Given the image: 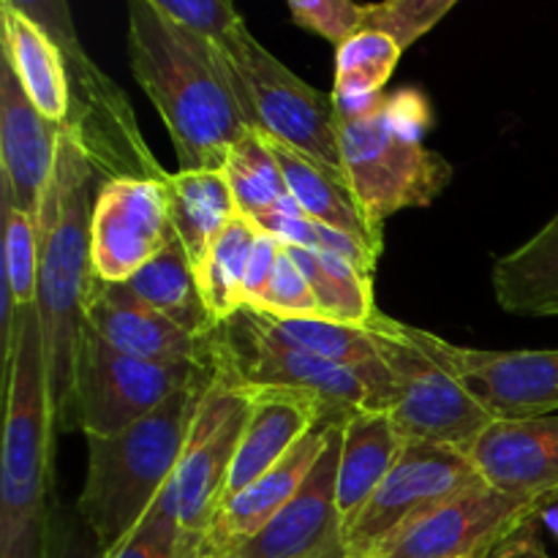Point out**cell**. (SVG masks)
Masks as SVG:
<instances>
[{
	"label": "cell",
	"mask_w": 558,
	"mask_h": 558,
	"mask_svg": "<svg viewBox=\"0 0 558 558\" xmlns=\"http://www.w3.org/2000/svg\"><path fill=\"white\" fill-rule=\"evenodd\" d=\"M272 150H276L278 163L283 169V178H287L289 194L298 202L300 210L305 213L314 221L325 223V227L336 229V232L347 234V238L357 240L365 248L374 251L376 256L381 254V234L365 221L363 210L354 202L352 191L343 180L332 178L327 169H322L319 163H314L311 158L300 156L292 147L281 145V142L270 140Z\"/></svg>",
	"instance_id": "cell-25"
},
{
	"label": "cell",
	"mask_w": 558,
	"mask_h": 558,
	"mask_svg": "<svg viewBox=\"0 0 558 558\" xmlns=\"http://www.w3.org/2000/svg\"><path fill=\"white\" fill-rule=\"evenodd\" d=\"M401 447L403 436L385 409H363L343 420L338 456V507L343 526H352L363 512L381 480L390 474Z\"/></svg>",
	"instance_id": "cell-22"
},
{
	"label": "cell",
	"mask_w": 558,
	"mask_h": 558,
	"mask_svg": "<svg viewBox=\"0 0 558 558\" xmlns=\"http://www.w3.org/2000/svg\"><path fill=\"white\" fill-rule=\"evenodd\" d=\"M147 3L216 44L227 41L240 25H245L240 11L234 9V0H147Z\"/></svg>",
	"instance_id": "cell-39"
},
{
	"label": "cell",
	"mask_w": 558,
	"mask_h": 558,
	"mask_svg": "<svg viewBox=\"0 0 558 558\" xmlns=\"http://www.w3.org/2000/svg\"><path fill=\"white\" fill-rule=\"evenodd\" d=\"M114 287H120L131 300L167 316L194 336L210 338L216 332L218 325L202 303L194 267H191V259L178 234L129 281L114 283Z\"/></svg>",
	"instance_id": "cell-24"
},
{
	"label": "cell",
	"mask_w": 558,
	"mask_h": 558,
	"mask_svg": "<svg viewBox=\"0 0 558 558\" xmlns=\"http://www.w3.org/2000/svg\"><path fill=\"white\" fill-rule=\"evenodd\" d=\"M210 363L216 379L232 387H283L314 396L332 420H347L363 409L390 412L392 390L387 368L354 371L300 352L278 341L259 314L238 311L221 322L210 338Z\"/></svg>",
	"instance_id": "cell-6"
},
{
	"label": "cell",
	"mask_w": 558,
	"mask_h": 558,
	"mask_svg": "<svg viewBox=\"0 0 558 558\" xmlns=\"http://www.w3.org/2000/svg\"><path fill=\"white\" fill-rule=\"evenodd\" d=\"M259 314V311H256ZM262 325L289 347L316 354L322 360L354 371L381 368L379 338L371 325H349L330 316H267L259 314Z\"/></svg>",
	"instance_id": "cell-29"
},
{
	"label": "cell",
	"mask_w": 558,
	"mask_h": 558,
	"mask_svg": "<svg viewBox=\"0 0 558 558\" xmlns=\"http://www.w3.org/2000/svg\"><path fill=\"white\" fill-rule=\"evenodd\" d=\"M196 558H205V556H199V554H196Z\"/></svg>",
	"instance_id": "cell-44"
},
{
	"label": "cell",
	"mask_w": 558,
	"mask_h": 558,
	"mask_svg": "<svg viewBox=\"0 0 558 558\" xmlns=\"http://www.w3.org/2000/svg\"><path fill=\"white\" fill-rule=\"evenodd\" d=\"M256 234L259 229L248 218L234 216L194 265L202 303L216 325L232 319L238 311L245 308V272H248Z\"/></svg>",
	"instance_id": "cell-28"
},
{
	"label": "cell",
	"mask_w": 558,
	"mask_h": 558,
	"mask_svg": "<svg viewBox=\"0 0 558 558\" xmlns=\"http://www.w3.org/2000/svg\"><path fill=\"white\" fill-rule=\"evenodd\" d=\"M281 254H283L281 240L272 238V234L262 232L259 229L254 251H251L248 272H245V305H248L251 300L259 298L262 289H265L267 281H270L272 270H276V262Z\"/></svg>",
	"instance_id": "cell-40"
},
{
	"label": "cell",
	"mask_w": 558,
	"mask_h": 558,
	"mask_svg": "<svg viewBox=\"0 0 558 558\" xmlns=\"http://www.w3.org/2000/svg\"><path fill=\"white\" fill-rule=\"evenodd\" d=\"M240 390H245L251 407L221 501L232 499L251 483H256L308 430L332 420L327 409L305 392L283 390V387H240Z\"/></svg>",
	"instance_id": "cell-19"
},
{
	"label": "cell",
	"mask_w": 558,
	"mask_h": 558,
	"mask_svg": "<svg viewBox=\"0 0 558 558\" xmlns=\"http://www.w3.org/2000/svg\"><path fill=\"white\" fill-rule=\"evenodd\" d=\"M3 210V368L16 343V325L38 303V229L31 216L0 199Z\"/></svg>",
	"instance_id": "cell-31"
},
{
	"label": "cell",
	"mask_w": 558,
	"mask_h": 558,
	"mask_svg": "<svg viewBox=\"0 0 558 558\" xmlns=\"http://www.w3.org/2000/svg\"><path fill=\"white\" fill-rule=\"evenodd\" d=\"M341 434L343 420L330 423L325 447L298 494L227 558H349L347 526L338 507Z\"/></svg>",
	"instance_id": "cell-15"
},
{
	"label": "cell",
	"mask_w": 558,
	"mask_h": 558,
	"mask_svg": "<svg viewBox=\"0 0 558 558\" xmlns=\"http://www.w3.org/2000/svg\"><path fill=\"white\" fill-rule=\"evenodd\" d=\"M539 523H543L539 518L526 521L501 543H496L483 558H550L545 545L539 543Z\"/></svg>",
	"instance_id": "cell-41"
},
{
	"label": "cell",
	"mask_w": 558,
	"mask_h": 558,
	"mask_svg": "<svg viewBox=\"0 0 558 558\" xmlns=\"http://www.w3.org/2000/svg\"><path fill=\"white\" fill-rule=\"evenodd\" d=\"M456 3L458 0H379L365 5V27L392 36L407 52L439 25Z\"/></svg>",
	"instance_id": "cell-35"
},
{
	"label": "cell",
	"mask_w": 558,
	"mask_h": 558,
	"mask_svg": "<svg viewBox=\"0 0 558 558\" xmlns=\"http://www.w3.org/2000/svg\"><path fill=\"white\" fill-rule=\"evenodd\" d=\"M47 515V512H44ZM44 556V518L22 529L14 539L0 545V558H41Z\"/></svg>",
	"instance_id": "cell-42"
},
{
	"label": "cell",
	"mask_w": 558,
	"mask_h": 558,
	"mask_svg": "<svg viewBox=\"0 0 558 558\" xmlns=\"http://www.w3.org/2000/svg\"><path fill=\"white\" fill-rule=\"evenodd\" d=\"M480 480L477 466L461 447L403 439L390 474L347 529L349 558H371L409 523Z\"/></svg>",
	"instance_id": "cell-11"
},
{
	"label": "cell",
	"mask_w": 558,
	"mask_h": 558,
	"mask_svg": "<svg viewBox=\"0 0 558 558\" xmlns=\"http://www.w3.org/2000/svg\"><path fill=\"white\" fill-rule=\"evenodd\" d=\"M3 60L20 80L33 107L52 123L65 125L71 114V87L58 44L11 5L0 3Z\"/></svg>",
	"instance_id": "cell-23"
},
{
	"label": "cell",
	"mask_w": 558,
	"mask_h": 558,
	"mask_svg": "<svg viewBox=\"0 0 558 558\" xmlns=\"http://www.w3.org/2000/svg\"><path fill=\"white\" fill-rule=\"evenodd\" d=\"M550 505V499L507 494L480 480L409 523L371 558H483Z\"/></svg>",
	"instance_id": "cell-12"
},
{
	"label": "cell",
	"mask_w": 558,
	"mask_h": 558,
	"mask_svg": "<svg viewBox=\"0 0 558 558\" xmlns=\"http://www.w3.org/2000/svg\"><path fill=\"white\" fill-rule=\"evenodd\" d=\"M167 180L107 178L98 185L90 218V270L98 283H125L174 238Z\"/></svg>",
	"instance_id": "cell-13"
},
{
	"label": "cell",
	"mask_w": 558,
	"mask_h": 558,
	"mask_svg": "<svg viewBox=\"0 0 558 558\" xmlns=\"http://www.w3.org/2000/svg\"><path fill=\"white\" fill-rule=\"evenodd\" d=\"M167 189L174 234L194 267L205 256L207 245L240 216L232 189L221 169H178L169 172Z\"/></svg>",
	"instance_id": "cell-27"
},
{
	"label": "cell",
	"mask_w": 558,
	"mask_h": 558,
	"mask_svg": "<svg viewBox=\"0 0 558 558\" xmlns=\"http://www.w3.org/2000/svg\"><path fill=\"white\" fill-rule=\"evenodd\" d=\"M287 251L314 289L322 314L349 325H368L379 314L374 303V276L363 267L338 254H322L300 245H287Z\"/></svg>",
	"instance_id": "cell-30"
},
{
	"label": "cell",
	"mask_w": 558,
	"mask_h": 558,
	"mask_svg": "<svg viewBox=\"0 0 558 558\" xmlns=\"http://www.w3.org/2000/svg\"><path fill=\"white\" fill-rule=\"evenodd\" d=\"M41 558H107V550L96 539L82 515L49 499L44 515V556Z\"/></svg>",
	"instance_id": "cell-38"
},
{
	"label": "cell",
	"mask_w": 558,
	"mask_h": 558,
	"mask_svg": "<svg viewBox=\"0 0 558 558\" xmlns=\"http://www.w3.org/2000/svg\"><path fill=\"white\" fill-rule=\"evenodd\" d=\"M403 49L387 33L363 27L352 38L336 47V101H363L385 93V85L396 74Z\"/></svg>",
	"instance_id": "cell-33"
},
{
	"label": "cell",
	"mask_w": 558,
	"mask_h": 558,
	"mask_svg": "<svg viewBox=\"0 0 558 558\" xmlns=\"http://www.w3.org/2000/svg\"><path fill=\"white\" fill-rule=\"evenodd\" d=\"M85 327L118 352L161 363H210V338L183 330L167 316L136 303L120 287L93 281L85 305Z\"/></svg>",
	"instance_id": "cell-21"
},
{
	"label": "cell",
	"mask_w": 558,
	"mask_h": 558,
	"mask_svg": "<svg viewBox=\"0 0 558 558\" xmlns=\"http://www.w3.org/2000/svg\"><path fill=\"white\" fill-rule=\"evenodd\" d=\"M213 379L174 392L140 423L109 436H85L87 474L76 512L101 548L123 543L172 483L191 425Z\"/></svg>",
	"instance_id": "cell-4"
},
{
	"label": "cell",
	"mask_w": 558,
	"mask_h": 558,
	"mask_svg": "<svg viewBox=\"0 0 558 558\" xmlns=\"http://www.w3.org/2000/svg\"><path fill=\"white\" fill-rule=\"evenodd\" d=\"M245 308L259 311V314L267 316H325L319 303H316L314 289L305 281L303 270L294 265L287 245H283V254L278 256L276 270H272L267 287Z\"/></svg>",
	"instance_id": "cell-36"
},
{
	"label": "cell",
	"mask_w": 558,
	"mask_h": 558,
	"mask_svg": "<svg viewBox=\"0 0 558 558\" xmlns=\"http://www.w3.org/2000/svg\"><path fill=\"white\" fill-rule=\"evenodd\" d=\"M218 49L232 71L240 101L254 129L311 158L332 178L347 183L332 93L316 90L314 85L292 74L276 54L256 41L245 25L218 44Z\"/></svg>",
	"instance_id": "cell-9"
},
{
	"label": "cell",
	"mask_w": 558,
	"mask_h": 558,
	"mask_svg": "<svg viewBox=\"0 0 558 558\" xmlns=\"http://www.w3.org/2000/svg\"><path fill=\"white\" fill-rule=\"evenodd\" d=\"M330 423H336V420H330ZM330 423H322L314 430H308L270 472H265L248 488L216 507L205 537H202L199 556L227 558L270 523V518L298 494L303 480L314 469L316 458L327 441Z\"/></svg>",
	"instance_id": "cell-20"
},
{
	"label": "cell",
	"mask_w": 558,
	"mask_h": 558,
	"mask_svg": "<svg viewBox=\"0 0 558 558\" xmlns=\"http://www.w3.org/2000/svg\"><path fill=\"white\" fill-rule=\"evenodd\" d=\"M496 303L507 314L558 316V213L494 267Z\"/></svg>",
	"instance_id": "cell-26"
},
{
	"label": "cell",
	"mask_w": 558,
	"mask_h": 558,
	"mask_svg": "<svg viewBox=\"0 0 558 558\" xmlns=\"http://www.w3.org/2000/svg\"><path fill=\"white\" fill-rule=\"evenodd\" d=\"M539 521H543L545 526H548L550 532H554L556 537H558V501H554V505H550V507H545V512H543V515H539Z\"/></svg>",
	"instance_id": "cell-43"
},
{
	"label": "cell",
	"mask_w": 558,
	"mask_h": 558,
	"mask_svg": "<svg viewBox=\"0 0 558 558\" xmlns=\"http://www.w3.org/2000/svg\"><path fill=\"white\" fill-rule=\"evenodd\" d=\"M36 22L63 54L71 87V114L65 129L74 134L104 178L167 180L142 136L136 114L125 93L109 80L76 36L69 0H0Z\"/></svg>",
	"instance_id": "cell-7"
},
{
	"label": "cell",
	"mask_w": 558,
	"mask_h": 558,
	"mask_svg": "<svg viewBox=\"0 0 558 558\" xmlns=\"http://www.w3.org/2000/svg\"><path fill=\"white\" fill-rule=\"evenodd\" d=\"M5 423L0 450V545L44 518L52 485L54 412L38 308L25 311L3 368Z\"/></svg>",
	"instance_id": "cell-5"
},
{
	"label": "cell",
	"mask_w": 558,
	"mask_h": 558,
	"mask_svg": "<svg viewBox=\"0 0 558 558\" xmlns=\"http://www.w3.org/2000/svg\"><path fill=\"white\" fill-rule=\"evenodd\" d=\"M434 347L494 420L545 417L558 409V349L488 352L439 336Z\"/></svg>",
	"instance_id": "cell-16"
},
{
	"label": "cell",
	"mask_w": 558,
	"mask_h": 558,
	"mask_svg": "<svg viewBox=\"0 0 558 558\" xmlns=\"http://www.w3.org/2000/svg\"><path fill=\"white\" fill-rule=\"evenodd\" d=\"M294 25L341 47L365 27V5L354 0H287Z\"/></svg>",
	"instance_id": "cell-37"
},
{
	"label": "cell",
	"mask_w": 558,
	"mask_h": 558,
	"mask_svg": "<svg viewBox=\"0 0 558 558\" xmlns=\"http://www.w3.org/2000/svg\"><path fill=\"white\" fill-rule=\"evenodd\" d=\"M205 379H213V365L131 357L85 327L71 396V428L85 436L118 434L156 412L174 392Z\"/></svg>",
	"instance_id": "cell-10"
},
{
	"label": "cell",
	"mask_w": 558,
	"mask_h": 558,
	"mask_svg": "<svg viewBox=\"0 0 558 558\" xmlns=\"http://www.w3.org/2000/svg\"><path fill=\"white\" fill-rule=\"evenodd\" d=\"M104 174L69 129H60L58 163L38 216V322L47 357L54 425L71 428V396L85 305L93 289L90 218Z\"/></svg>",
	"instance_id": "cell-2"
},
{
	"label": "cell",
	"mask_w": 558,
	"mask_h": 558,
	"mask_svg": "<svg viewBox=\"0 0 558 558\" xmlns=\"http://www.w3.org/2000/svg\"><path fill=\"white\" fill-rule=\"evenodd\" d=\"M185 534L180 526L178 501H174L172 483L163 488L156 505L147 510L140 526L120 545L109 550L107 558H180Z\"/></svg>",
	"instance_id": "cell-34"
},
{
	"label": "cell",
	"mask_w": 558,
	"mask_h": 558,
	"mask_svg": "<svg viewBox=\"0 0 558 558\" xmlns=\"http://www.w3.org/2000/svg\"><path fill=\"white\" fill-rule=\"evenodd\" d=\"M248 407L245 390L227 385L213 374L172 477L180 526L191 543H202L207 523L221 501L248 420Z\"/></svg>",
	"instance_id": "cell-14"
},
{
	"label": "cell",
	"mask_w": 558,
	"mask_h": 558,
	"mask_svg": "<svg viewBox=\"0 0 558 558\" xmlns=\"http://www.w3.org/2000/svg\"><path fill=\"white\" fill-rule=\"evenodd\" d=\"M63 125L44 118L3 60L0 69V199L38 223Z\"/></svg>",
	"instance_id": "cell-17"
},
{
	"label": "cell",
	"mask_w": 558,
	"mask_h": 558,
	"mask_svg": "<svg viewBox=\"0 0 558 558\" xmlns=\"http://www.w3.org/2000/svg\"><path fill=\"white\" fill-rule=\"evenodd\" d=\"M368 325L379 338L381 363L390 376V417L398 434L469 450L494 417L436 352L434 332L403 325L381 311Z\"/></svg>",
	"instance_id": "cell-8"
},
{
	"label": "cell",
	"mask_w": 558,
	"mask_h": 558,
	"mask_svg": "<svg viewBox=\"0 0 558 558\" xmlns=\"http://www.w3.org/2000/svg\"><path fill=\"white\" fill-rule=\"evenodd\" d=\"M480 477L507 494L558 501V417L494 420L469 447Z\"/></svg>",
	"instance_id": "cell-18"
},
{
	"label": "cell",
	"mask_w": 558,
	"mask_h": 558,
	"mask_svg": "<svg viewBox=\"0 0 558 558\" xmlns=\"http://www.w3.org/2000/svg\"><path fill=\"white\" fill-rule=\"evenodd\" d=\"M221 172L232 189L238 213L248 221L267 216L292 196L270 136L259 129H251L243 140L234 142L223 158Z\"/></svg>",
	"instance_id": "cell-32"
},
{
	"label": "cell",
	"mask_w": 558,
	"mask_h": 558,
	"mask_svg": "<svg viewBox=\"0 0 558 558\" xmlns=\"http://www.w3.org/2000/svg\"><path fill=\"white\" fill-rule=\"evenodd\" d=\"M343 178L365 221L385 234V221L425 207L447 189L452 167L425 145L434 112L414 87L363 101H336Z\"/></svg>",
	"instance_id": "cell-3"
},
{
	"label": "cell",
	"mask_w": 558,
	"mask_h": 558,
	"mask_svg": "<svg viewBox=\"0 0 558 558\" xmlns=\"http://www.w3.org/2000/svg\"><path fill=\"white\" fill-rule=\"evenodd\" d=\"M129 60L167 125L180 169H221L254 123L218 44L147 0H129Z\"/></svg>",
	"instance_id": "cell-1"
}]
</instances>
